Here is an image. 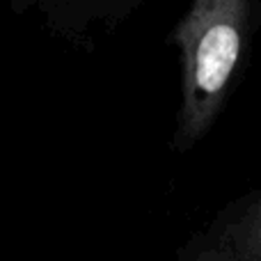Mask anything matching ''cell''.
Returning a JSON list of instances; mask_svg holds the SVG:
<instances>
[{
    "mask_svg": "<svg viewBox=\"0 0 261 261\" xmlns=\"http://www.w3.org/2000/svg\"><path fill=\"white\" fill-rule=\"evenodd\" d=\"M254 0H193L179 28L184 50V117L188 142L213 124L252 32Z\"/></svg>",
    "mask_w": 261,
    "mask_h": 261,
    "instance_id": "obj_1",
    "label": "cell"
},
{
    "mask_svg": "<svg viewBox=\"0 0 261 261\" xmlns=\"http://www.w3.org/2000/svg\"><path fill=\"white\" fill-rule=\"evenodd\" d=\"M181 261H261V193L231 208Z\"/></svg>",
    "mask_w": 261,
    "mask_h": 261,
    "instance_id": "obj_2",
    "label": "cell"
}]
</instances>
